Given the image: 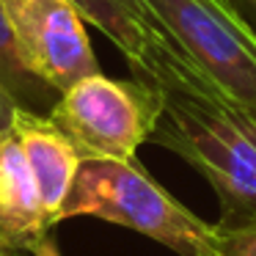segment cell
I'll return each instance as SVG.
<instances>
[{
	"instance_id": "6da1fadb",
	"label": "cell",
	"mask_w": 256,
	"mask_h": 256,
	"mask_svg": "<svg viewBox=\"0 0 256 256\" xmlns=\"http://www.w3.org/2000/svg\"><path fill=\"white\" fill-rule=\"evenodd\" d=\"M162 108L149 144L182 157L220 201V223L256 220V108L215 86H160Z\"/></svg>"
},
{
	"instance_id": "7a4b0ae2",
	"label": "cell",
	"mask_w": 256,
	"mask_h": 256,
	"mask_svg": "<svg viewBox=\"0 0 256 256\" xmlns=\"http://www.w3.org/2000/svg\"><path fill=\"white\" fill-rule=\"evenodd\" d=\"M69 218H100L132 228L179 256H201L215 226L179 204L138 160L113 157H83L61 210V220Z\"/></svg>"
},
{
	"instance_id": "3957f363",
	"label": "cell",
	"mask_w": 256,
	"mask_h": 256,
	"mask_svg": "<svg viewBox=\"0 0 256 256\" xmlns=\"http://www.w3.org/2000/svg\"><path fill=\"white\" fill-rule=\"evenodd\" d=\"M162 91L144 78L116 80L96 72L58 94L47 116L74 144L80 157L135 160L152 140Z\"/></svg>"
},
{
	"instance_id": "277c9868",
	"label": "cell",
	"mask_w": 256,
	"mask_h": 256,
	"mask_svg": "<svg viewBox=\"0 0 256 256\" xmlns=\"http://www.w3.org/2000/svg\"><path fill=\"white\" fill-rule=\"evenodd\" d=\"M168 39L226 96L256 108V34L220 0H144Z\"/></svg>"
},
{
	"instance_id": "5b68a950",
	"label": "cell",
	"mask_w": 256,
	"mask_h": 256,
	"mask_svg": "<svg viewBox=\"0 0 256 256\" xmlns=\"http://www.w3.org/2000/svg\"><path fill=\"white\" fill-rule=\"evenodd\" d=\"M22 64L64 94L100 72L86 20L69 0H3Z\"/></svg>"
},
{
	"instance_id": "8992f818",
	"label": "cell",
	"mask_w": 256,
	"mask_h": 256,
	"mask_svg": "<svg viewBox=\"0 0 256 256\" xmlns=\"http://www.w3.org/2000/svg\"><path fill=\"white\" fill-rule=\"evenodd\" d=\"M86 22L108 36L130 61L135 78L157 86L196 80V69L157 25L144 0H69Z\"/></svg>"
},
{
	"instance_id": "52a82bcc",
	"label": "cell",
	"mask_w": 256,
	"mask_h": 256,
	"mask_svg": "<svg viewBox=\"0 0 256 256\" xmlns=\"http://www.w3.org/2000/svg\"><path fill=\"white\" fill-rule=\"evenodd\" d=\"M50 228L25 149L14 127H8L0 135V254H34L36 245L50 237Z\"/></svg>"
},
{
	"instance_id": "ba28073f",
	"label": "cell",
	"mask_w": 256,
	"mask_h": 256,
	"mask_svg": "<svg viewBox=\"0 0 256 256\" xmlns=\"http://www.w3.org/2000/svg\"><path fill=\"white\" fill-rule=\"evenodd\" d=\"M12 127L17 132L20 144H22L30 171L36 176L44 212L50 218V223L56 226V223H61V210L69 198V190L74 184L83 157L47 113L20 108Z\"/></svg>"
},
{
	"instance_id": "9c48e42d",
	"label": "cell",
	"mask_w": 256,
	"mask_h": 256,
	"mask_svg": "<svg viewBox=\"0 0 256 256\" xmlns=\"http://www.w3.org/2000/svg\"><path fill=\"white\" fill-rule=\"evenodd\" d=\"M0 86H3V88L12 94V100L17 102L20 108H25V110L50 113V108L56 105V100H58V91H52L44 80H39L22 64L3 0H0Z\"/></svg>"
},
{
	"instance_id": "30bf717a",
	"label": "cell",
	"mask_w": 256,
	"mask_h": 256,
	"mask_svg": "<svg viewBox=\"0 0 256 256\" xmlns=\"http://www.w3.org/2000/svg\"><path fill=\"white\" fill-rule=\"evenodd\" d=\"M201 256H256V220L212 226V237Z\"/></svg>"
},
{
	"instance_id": "8fae6325",
	"label": "cell",
	"mask_w": 256,
	"mask_h": 256,
	"mask_svg": "<svg viewBox=\"0 0 256 256\" xmlns=\"http://www.w3.org/2000/svg\"><path fill=\"white\" fill-rule=\"evenodd\" d=\"M17 110H20V105L12 100V94H8V91L0 86V135H3L8 127H12V122H14V116H17Z\"/></svg>"
},
{
	"instance_id": "7c38bea8",
	"label": "cell",
	"mask_w": 256,
	"mask_h": 256,
	"mask_svg": "<svg viewBox=\"0 0 256 256\" xmlns=\"http://www.w3.org/2000/svg\"><path fill=\"white\" fill-rule=\"evenodd\" d=\"M228 8L256 34V0H226Z\"/></svg>"
},
{
	"instance_id": "4fadbf2b",
	"label": "cell",
	"mask_w": 256,
	"mask_h": 256,
	"mask_svg": "<svg viewBox=\"0 0 256 256\" xmlns=\"http://www.w3.org/2000/svg\"><path fill=\"white\" fill-rule=\"evenodd\" d=\"M30 256H61V250H58L56 240L44 237V240H42V242L34 248V254H30Z\"/></svg>"
},
{
	"instance_id": "5bb4252c",
	"label": "cell",
	"mask_w": 256,
	"mask_h": 256,
	"mask_svg": "<svg viewBox=\"0 0 256 256\" xmlns=\"http://www.w3.org/2000/svg\"><path fill=\"white\" fill-rule=\"evenodd\" d=\"M220 3H223V6H228V3H226V0H220Z\"/></svg>"
},
{
	"instance_id": "9a60e30c",
	"label": "cell",
	"mask_w": 256,
	"mask_h": 256,
	"mask_svg": "<svg viewBox=\"0 0 256 256\" xmlns=\"http://www.w3.org/2000/svg\"><path fill=\"white\" fill-rule=\"evenodd\" d=\"M0 256H3V254H0Z\"/></svg>"
}]
</instances>
